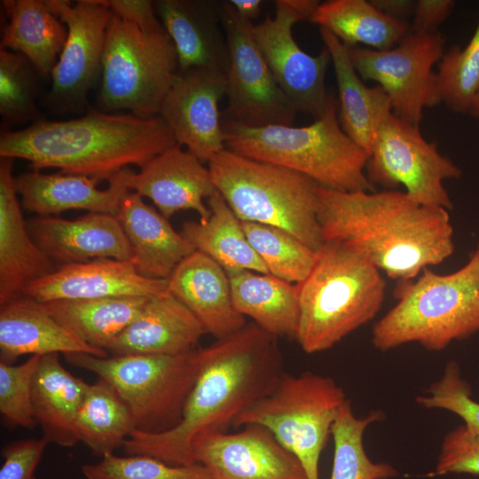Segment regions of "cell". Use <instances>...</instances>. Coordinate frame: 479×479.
Instances as JSON below:
<instances>
[{
	"label": "cell",
	"mask_w": 479,
	"mask_h": 479,
	"mask_svg": "<svg viewBox=\"0 0 479 479\" xmlns=\"http://www.w3.org/2000/svg\"><path fill=\"white\" fill-rule=\"evenodd\" d=\"M88 385L62 365L59 353L40 356L31 398L35 419L49 444L73 447L79 443L75 421Z\"/></svg>",
	"instance_id": "29"
},
{
	"label": "cell",
	"mask_w": 479,
	"mask_h": 479,
	"mask_svg": "<svg viewBox=\"0 0 479 479\" xmlns=\"http://www.w3.org/2000/svg\"><path fill=\"white\" fill-rule=\"evenodd\" d=\"M193 456L215 479H308L299 459L257 424L202 436Z\"/></svg>",
	"instance_id": "17"
},
{
	"label": "cell",
	"mask_w": 479,
	"mask_h": 479,
	"mask_svg": "<svg viewBox=\"0 0 479 479\" xmlns=\"http://www.w3.org/2000/svg\"><path fill=\"white\" fill-rule=\"evenodd\" d=\"M168 281L169 291L196 317L205 334L219 339L247 324L234 306L227 272L208 255L194 251Z\"/></svg>",
	"instance_id": "24"
},
{
	"label": "cell",
	"mask_w": 479,
	"mask_h": 479,
	"mask_svg": "<svg viewBox=\"0 0 479 479\" xmlns=\"http://www.w3.org/2000/svg\"><path fill=\"white\" fill-rule=\"evenodd\" d=\"M168 279L140 275L131 261L97 259L61 264L30 284L23 296L46 303L118 296H152L169 290Z\"/></svg>",
	"instance_id": "19"
},
{
	"label": "cell",
	"mask_w": 479,
	"mask_h": 479,
	"mask_svg": "<svg viewBox=\"0 0 479 479\" xmlns=\"http://www.w3.org/2000/svg\"><path fill=\"white\" fill-rule=\"evenodd\" d=\"M111 11L130 20L149 23L157 20L153 2L149 0H103Z\"/></svg>",
	"instance_id": "46"
},
{
	"label": "cell",
	"mask_w": 479,
	"mask_h": 479,
	"mask_svg": "<svg viewBox=\"0 0 479 479\" xmlns=\"http://www.w3.org/2000/svg\"><path fill=\"white\" fill-rule=\"evenodd\" d=\"M310 21L334 35L344 45L363 44L383 51L396 46L411 25L378 10L370 0H329L320 3Z\"/></svg>",
	"instance_id": "34"
},
{
	"label": "cell",
	"mask_w": 479,
	"mask_h": 479,
	"mask_svg": "<svg viewBox=\"0 0 479 479\" xmlns=\"http://www.w3.org/2000/svg\"><path fill=\"white\" fill-rule=\"evenodd\" d=\"M454 5L452 0L416 1L410 30L418 33L436 32L437 27L450 16Z\"/></svg>",
	"instance_id": "45"
},
{
	"label": "cell",
	"mask_w": 479,
	"mask_h": 479,
	"mask_svg": "<svg viewBox=\"0 0 479 479\" xmlns=\"http://www.w3.org/2000/svg\"><path fill=\"white\" fill-rule=\"evenodd\" d=\"M40 356H30L14 365L0 361V413L10 426L33 428L37 423L34 416L31 387Z\"/></svg>",
	"instance_id": "41"
},
{
	"label": "cell",
	"mask_w": 479,
	"mask_h": 479,
	"mask_svg": "<svg viewBox=\"0 0 479 479\" xmlns=\"http://www.w3.org/2000/svg\"><path fill=\"white\" fill-rule=\"evenodd\" d=\"M85 479H215L200 463L173 466L146 455L125 457L109 453L81 468Z\"/></svg>",
	"instance_id": "40"
},
{
	"label": "cell",
	"mask_w": 479,
	"mask_h": 479,
	"mask_svg": "<svg viewBox=\"0 0 479 479\" xmlns=\"http://www.w3.org/2000/svg\"><path fill=\"white\" fill-rule=\"evenodd\" d=\"M381 12L397 21L408 23L406 20L413 15L416 1L410 0H370Z\"/></svg>",
	"instance_id": "47"
},
{
	"label": "cell",
	"mask_w": 479,
	"mask_h": 479,
	"mask_svg": "<svg viewBox=\"0 0 479 479\" xmlns=\"http://www.w3.org/2000/svg\"><path fill=\"white\" fill-rule=\"evenodd\" d=\"M74 352L109 357L61 326L43 302L22 295L0 305V361L13 364L24 355Z\"/></svg>",
	"instance_id": "26"
},
{
	"label": "cell",
	"mask_w": 479,
	"mask_h": 479,
	"mask_svg": "<svg viewBox=\"0 0 479 479\" xmlns=\"http://www.w3.org/2000/svg\"><path fill=\"white\" fill-rule=\"evenodd\" d=\"M213 182L241 222L279 227L318 252L324 243L318 220V188L308 177L227 148L208 162Z\"/></svg>",
	"instance_id": "7"
},
{
	"label": "cell",
	"mask_w": 479,
	"mask_h": 479,
	"mask_svg": "<svg viewBox=\"0 0 479 479\" xmlns=\"http://www.w3.org/2000/svg\"><path fill=\"white\" fill-rule=\"evenodd\" d=\"M219 9L229 51L222 121L252 128L293 125L298 112L273 77L255 40L253 22L239 16L228 1Z\"/></svg>",
	"instance_id": "13"
},
{
	"label": "cell",
	"mask_w": 479,
	"mask_h": 479,
	"mask_svg": "<svg viewBox=\"0 0 479 479\" xmlns=\"http://www.w3.org/2000/svg\"><path fill=\"white\" fill-rule=\"evenodd\" d=\"M63 356L70 365L108 382L130 408L136 429L147 433L162 432L178 423L200 361V348L173 356Z\"/></svg>",
	"instance_id": "9"
},
{
	"label": "cell",
	"mask_w": 479,
	"mask_h": 479,
	"mask_svg": "<svg viewBox=\"0 0 479 479\" xmlns=\"http://www.w3.org/2000/svg\"><path fill=\"white\" fill-rule=\"evenodd\" d=\"M115 216L130 243V261L144 277L169 279L177 266L196 251L136 192L129 191L122 197Z\"/></svg>",
	"instance_id": "25"
},
{
	"label": "cell",
	"mask_w": 479,
	"mask_h": 479,
	"mask_svg": "<svg viewBox=\"0 0 479 479\" xmlns=\"http://www.w3.org/2000/svg\"><path fill=\"white\" fill-rule=\"evenodd\" d=\"M444 38L438 32L411 30L394 47L378 51L349 48L351 63L362 80H373L387 93L392 113L419 126L425 108L442 102L433 67L441 59Z\"/></svg>",
	"instance_id": "12"
},
{
	"label": "cell",
	"mask_w": 479,
	"mask_h": 479,
	"mask_svg": "<svg viewBox=\"0 0 479 479\" xmlns=\"http://www.w3.org/2000/svg\"><path fill=\"white\" fill-rule=\"evenodd\" d=\"M223 129L225 147L235 153L289 169L326 188L374 192L365 171L369 153L342 129L333 91L310 125L252 128L223 121Z\"/></svg>",
	"instance_id": "4"
},
{
	"label": "cell",
	"mask_w": 479,
	"mask_h": 479,
	"mask_svg": "<svg viewBox=\"0 0 479 479\" xmlns=\"http://www.w3.org/2000/svg\"><path fill=\"white\" fill-rule=\"evenodd\" d=\"M135 429L130 408L108 382L98 378L88 385L75 421L79 442L102 458L122 447Z\"/></svg>",
	"instance_id": "35"
},
{
	"label": "cell",
	"mask_w": 479,
	"mask_h": 479,
	"mask_svg": "<svg viewBox=\"0 0 479 479\" xmlns=\"http://www.w3.org/2000/svg\"><path fill=\"white\" fill-rule=\"evenodd\" d=\"M319 32L334 69L341 127L369 153L379 127L392 114L389 98L380 85H365L351 63L349 47L330 31L319 27Z\"/></svg>",
	"instance_id": "28"
},
{
	"label": "cell",
	"mask_w": 479,
	"mask_h": 479,
	"mask_svg": "<svg viewBox=\"0 0 479 479\" xmlns=\"http://www.w3.org/2000/svg\"><path fill=\"white\" fill-rule=\"evenodd\" d=\"M48 442L41 438L19 439L1 450L3 464L0 479H35L39 465Z\"/></svg>",
	"instance_id": "44"
},
{
	"label": "cell",
	"mask_w": 479,
	"mask_h": 479,
	"mask_svg": "<svg viewBox=\"0 0 479 479\" xmlns=\"http://www.w3.org/2000/svg\"><path fill=\"white\" fill-rule=\"evenodd\" d=\"M300 318L294 339L306 353L326 350L373 319L385 282L360 252L341 240H325L307 278L296 284Z\"/></svg>",
	"instance_id": "5"
},
{
	"label": "cell",
	"mask_w": 479,
	"mask_h": 479,
	"mask_svg": "<svg viewBox=\"0 0 479 479\" xmlns=\"http://www.w3.org/2000/svg\"><path fill=\"white\" fill-rule=\"evenodd\" d=\"M370 182L386 188L403 185L414 201L428 207L452 208L444 185L462 172L451 159L428 142L419 126L390 114L379 127L366 162Z\"/></svg>",
	"instance_id": "11"
},
{
	"label": "cell",
	"mask_w": 479,
	"mask_h": 479,
	"mask_svg": "<svg viewBox=\"0 0 479 479\" xmlns=\"http://www.w3.org/2000/svg\"><path fill=\"white\" fill-rule=\"evenodd\" d=\"M153 6L176 47L178 71L202 68L226 74L229 51L220 3L158 0Z\"/></svg>",
	"instance_id": "22"
},
{
	"label": "cell",
	"mask_w": 479,
	"mask_h": 479,
	"mask_svg": "<svg viewBox=\"0 0 479 479\" xmlns=\"http://www.w3.org/2000/svg\"><path fill=\"white\" fill-rule=\"evenodd\" d=\"M66 25L67 37L51 71V102L59 107L81 109L97 76L102 59L111 9L103 0H45Z\"/></svg>",
	"instance_id": "15"
},
{
	"label": "cell",
	"mask_w": 479,
	"mask_h": 479,
	"mask_svg": "<svg viewBox=\"0 0 479 479\" xmlns=\"http://www.w3.org/2000/svg\"><path fill=\"white\" fill-rule=\"evenodd\" d=\"M150 296L62 300L44 303L61 326L85 343L106 350L140 314Z\"/></svg>",
	"instance_id": "33"
},
{
	"label": "cell",
	"mask_w": 479,
	"mask_h": 479,
	"mask_svg": "<svg viewBox=\"0 0 479 479\" xmlns=\"http://www.w3.org/2000/svg\"><path fill=\"white\" fill-rule=\"evenodd\" d=\"M203 334L196 317L167 290L148 298L106 351L109 356L180 355L196 348Z\"/></svg>",
	"instance_id": "23"
},
{
	"label": "cell",
	"mask_w": 479,
	"mask_h": 479,
	"mask_svg": "<svg viewBox=\"0 0 479 479\" xmlns=\"http://www.w3.org/2000/svg\"><path fill=\"white\" fill-rule=\"evenodd\" d=\"M416 402L428 409L455 413L470 431L479 435V403L472 398L471 389L454 361L447 364L442 377L426 389L425 395L417 397Z\"/></svg>",
	"instance_id": "42"
},
{
	"label": "cell",
	"mask_w": 479,
	"mask_h": 479,
	"mask_svg": "<svg viewBox=\"0 0 479 479\" xmlns=\"http://www.w3.org/2000/svg\"><path fill=\"white\" fill-rule=\"evenodd\" d=\"M474 253L477 255V257L479 258V242L477 244V247H476V249L474 251Z\"/></svg>",
	"instance_id": "50"
},
{
	"label": "cell",
	"mask_w": 479,
	"mask_h": 479,
	"mask_svg": "<svg viewBox=\"0 0 479 479\" xmlns=\"http://www.w3.org/2000/svg\"><path fill=\"white\" fill-rule=\"evenodd\" d=\"M129 191L150 199L167 219L181 210H193L206 222V200L216 191L208 167L177 144L153 158L138 172L125 168L114 175Z\"/></svg>",
	"instance_id": "18"
},
{
	"label": "cell",
	"mask_w": 479,
	"mask_h": 479,
	"mask_svg": "<svg viewBox=\"0 0 479 479\" xmlns=\"http://www.w3.org/2000/svg\"><path fill=\"white\" fill-rule=\"evenodd\" d=\"M382 416L381 411H375L366 417L357 418L349 400H345L331 428L334 453L330 479H389L397 475L391 465L372 461L364 448L366 428Z\"/></svg>",
	"instance_id": "36"
},
{
	"label": "cell",
	"mask_w": 479,
	"mask_h": 479,
	"mask_svg": "<svg viewBox=\"0 0 479 479\" xmlns=\"http://www.w3.org/2000/svg\"><path fill=\"white\" fill-rule=\"evenodd\" d=\"M468 113L475 118H479V90L475 95Z\"/></svg>",
	"instance_id": "49"
},
{
	"label": "cell",
	"mask_w": 479,
	"mask_h": 479,
	"mask_svg": "<svg viewBox=\"0 0 479 479\" xmlns=\"http://www.w3.org/2000/svg\"><path fill=\"white\" fill-rule=\"evenodd\" d=\"M236 310L273 336L295 337L300 306L296 285L269 273L227 272Z\"/></svg>",
	"instance_id": "30"
},
{
	"label": "cell",
	"mask_w": 479,
	"mask_h": 479,
	"mask_svg": "<svg viewBox=\"0 0 479 479\" xmlns=\"http://www.w3.org/2000/svg\"><path fill=\"white\" fill-rule=\"evenodd\" d=\"M23 218L12 176V159L0 161V305L23 295L33 282L56 270Z\"/></svg>",
	"instance_id": "21"
},
{
	"label": "cell",
	"mask_w": 479,
	"mask_h": 479,
	"mask_svg": "<svg viewBox=\"0 0 479 479\" xmlns=\"http://www.w3.org/2000/svg\"><path fill=\"white\" fill-rule=\"evenodd\" d=\"M208 219L183 224L180 233L195 250L208 255L226 272L248 270L269 273L266 266L251 247L241 221L216 191L207 200ZM270 274V273H269Z\"/></svg>",
	"instance_id": "32"
},
{
	"label": "cell",
	"mask_w": 479,
	"mask_h": 479,
	"mask_svg": "<svg viewBox=\"0 0 479 479\" xmlns=\"http://www.w3.org/2000/svg\"><path fill=\"white\" fill-rule=\"evenodd\" d=\"M277 338L252 322L200 348V369L178 423L159 433L135 429L123 451L173 466L195 464L194 443L225 432L239 415L269 394L284 373Z\"/></svg>",
	"instance_id": "1"
},
{
	"label": "cell",
	"mask_w": 479,
	"mask_h": 479,
	"mask_svg": "<svg viewBox=\"0 0 479 479\" xmlns=\"http://www.w3.org/2000/svg\"><path fill=\"white\" fill-rule=\"evenodd\" d=\"M27 225L32 239L53 262L131 260L130 243L115 216L89 212L75 220L36 216Z\"/></svg>",
	"instance_id": "20"
},
{
	"label": "cell",
	"mask_w": 479,
	"mask_h": 479,
	"mask_svg": "<svg viewBox=\"0 0 479 479\" xmlns=\"http://www.w3.org/2000/svg\"><path fill=\"white\" fill-rule=\"evenodd\" d=\"M397 303L373 326V346L387 351L409 342L441 350L479 331V258L449 274L424 269L416 280L399 281Z\"/></svg>",
	"instance_id": "6"
},
{
	"label": "cell",
	"mask_w": 479,
	"mask_h": 479,
	"mask_svg": "<svg viewBox=\"0 0 479 479\" xmlns=\"http://www.w3.org/2000/svg\"><path fill=\"white\" fill-rule=\"evenodd\" d=\"M470 474L479 475V435L464 424L447 433L432 475Z\"/></svg>",
	"instance_id": "43"
},
{
	"label": "cell",
	"mask_w": 479,
	"mask_h": 479,
	"mask_svg": "<svg viewBox=\"0 0 479 479\" xmlns=\"http://www.w3.org/2000/svg\"><path fill=\"white\" fill-rule=\"evenodd\" d=\"M42 75L24 55L0 50V115L2 124L28 122L38 114V78Z\"/></svg>",
	"instance_id": "38"
},
{
	"label": "cell",
	"mask_w": 479,
	"mask_h": 479,
	"mask_svg": "<svg viewBox=\"0 0 479 479\" xmlns=\"http://www.w3.org/2000/svg\"><path fill=\"white\" fill-rule=\"evenodd\" d=\"M177 72L176 47L159 19L138 23L112 12L98 95L106 111L158 116Z\"/></svg>",
	"instance_id": "8"
},
{
	"label": "cell",
	"mask_w": 479,
	"mask_h": 479,
	"mask_svg": "<svg viewBox=\"0 0 479 479\" xmlns=\"http://www.w3.org/2000/svg\"><path fill=\"white\" fill-rule=\"evenodd\" d=\"M442 102L457 113H468L479 90V19L467 44L444 52L436 73Z\"/></svg>",
	"instance_id": "39"
},
{
	"label": "cell",
	"mask_w": 479,
	"mask_h": 479,
	"mask_svg": "<svg viewBox=\"0 0 479 479\" xmlns=\"http://www.w3.org/2000/svg\"><path fill=\"white\" fill-rule=\"evenodd\" d=\"M241 223L248 242L270 274L296 284L307 278L316 262V251L279 227Z\"/></svg>",
	"instance_id": "37"
},
{
	"label": "cell",
	"mask_w": 479,
	"mask_h": 479,
	"mask_svg": "<svg viewBox=\"0 0 479 479\" xmlns=\"http://www.w3.org/2000/svg\"><path fill=\"white\" fill-rule=\"evenodd\" d=\"M226 74L210 69L178 71L162 103L160 116L177 142L202 162L225 149L218 108L226 94Z\"/></svg>",
	"instance_id": "16"
},
{
	"label": "cell",
	"mask_w": 479,
	"mask_h": 479,
	"mask_svg": "<svg viewBox=\"0 0 479 479\" xmlns=\"http://www.w3.org/2000/svg\"><path fill=\"white\" fill-rule=\"evenodd\" d=\"M177 144L160 116L112 114L92 111L68 121H43L0 135V157L23 159L35 170L61 172L107 180L130 165L144 167Z\"/></svg>",
	"instance_id": "3"
},
{
	"label": "cell",
	"mask_w": 479,
	"mask_h": 479,
	"mask_svg": "<svg viewBox=\"0 0 479 479\" xmlns=\"http://www.w3.org/2000/svg\"><path fill=\"white\" fill-rule=\"evenodd\" d=\"M346 399L330 377L284 373L273 389L239 415L232 427H264L299 459L308 479H319V458Z\"/></svg>",
	"instance_id": "10"
},
{
	"label": "cell",
	"mask_w": 479,
	"mask_h": 479,
	"mask_svg": "<svg viewBox=\"0 0 479 479\" xmlns=\"http://www.w3.org/2000/svg\"><path fill=\"white\" fill-rule=\"evenodd\" d=\"M228 2L239 16L251 22L260 14L263 3L262 0H230Z\"/></svg>",
	"instance_id": "48"
},
{
	"label": "cell",
	"mask_w": 479,
	"mask_h": 479,
	"mask_svg": "<svg viewBox=\"0 0 479 479\" xmlns=\"http://www.w3.org/2000/svg\"><path fill=\"white\" fill-rule=\"evenodd\" d=\"M319 1L276 0L274 14L253 24L255 40L278 85L298 113L318 119L328 91L326 73L331 56L324 46L317 56L305 52L293 36V27L310 20Z\"/></svg>",
	"instance_id": "14"
},
{
	"label": "cell",
	"mask_w": 479,
	"mask_h": 479,
	"mask_svg": "<svg viewBox=\"0 0 479 479\" xmlns=\"http://www.w3.org/2000/svg\"><path fill=\"white\" fill-rule=\"evenodd\" d=\"M1 4L8 18L1 49L21 53L42 75H51L67 37L66 25L45 0H2Z\"/></svg>",
	"instance_id": "31"
},
{
	"label": "cell",
	"mask_w": 479,
	"mask_h": 479,
	"mask_svg": "<svg viewBox=\"0 0 479 479\" xmlns=\"http://www.w3.org/2000/svg\"><path fill=\"white\" fill-rule=\"evenodd\" d=\"M318 220L325 240L344 241L378 270L410 280L454 252L448 210L404 192H342L319 185Z\"/></svg>",
	"instance_id": "2"
},
{
	"label": "cell",
	"mask_w": 479,
	"mask_h": 479,
	"mask_svg": "<svg viewBox=\"0 0 479 479\" xmlns=\"http://www.w3.org/2000/svg\"><path fill=\"white\" fill-rule=\"evenodd\" d=\"M98 177L78 174H43L39 170L14 177L24 209L39 216H50L71 209L116 216L122 197L129 192L114 175L109 186L101 190Z\"/></svg>",
	"instance_id": "27"
}]
</instances>
